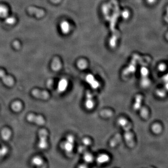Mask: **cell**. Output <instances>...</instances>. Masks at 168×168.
Returning a JSON list of instances; mask_svg holds the SVG:
<instances>
[{
  "label": "cell",
  "instance_id": "obj_14",
  "mask_svg": "<svg viewBox=\"0 0 168 168\" xmlns=\"http://www.w3.org/2000/svg\"><path fill=\"white\" fill-rule=\"evenodd\" d=\"M151 128L154 133L159 134L162 132L163 128H162V125L159 123H155L153 125Z\"/></svg>",
  "mask_w": 168,
  "mask_h": 168
},
{
  "label": "cell",
  "instance_id": "obj_21",
  "mask_svg": "<svg viewBox=\"0 0 168 168\" xmlns=\"http://www.w3.org/2000/svg\"><path fill=\"white\" fill-rule=\"evenodd\" d=\"M156 95L160 98H163L166 95V93L163 89H158L156 91Z\"/></svg>",
  "mask_w": 168,
  "mask_h": 168
},
{
  "label": "cell",
  "instance_id": "obj_12",
  "mask_svg": "<svg viewBox=\"0 0 168 168\" xmlns=\"http://www.w3.org/2000/svg\"><path fill=\"white\" fill-rule=\"evenodd\" d=\"M29 13L36 15L38 17H41L44 15V12L41 10L36 9L35 8L29 7L28 10Z\"/></svg>",
  "mask_w": 168,
  "mask_h": 168
},
{
  "label": "cell",
  "instance_id": "obj_20",
  "mask_svg": "<svg viewBox=\"0 0 168 168\" xmlns=\"http://www.w3.org/2000/svg\"><path fill=\"white\" fill-rule=\"evenodd\" d=\"M109 160V156L106 155H101L98 158V161L100 163L107 162Z\"/></svg>",
  "mask_w": 168,
  "mask_h": 168
},
{
  "label": "cell",
  "instance_id": "obj_16",
  "mask_svg": "<svg viewBox=\"0 0 168 168\" xmlns=\"http://www.w3.org/2000/svg\"><path fill=\"white\" fill-rule=\"evenodd\" d=\"M140 115L144 119L146 120L149 117V112L147 108L142 107L140 110Z\"/></svg>",
  "mask_w": 168,
  "mask_h": 168
},
{
  "label": "cell",
  "instance_id": "obj_9",
  "mask_svg": "<svg viewBox=\"0 0 168 168\" xmlns=\"http://www.w3.org/2000/svg\"><path fill=\"white\" fill-rule=\"evenodd\" d=\"M121 140H122V136L120 134H116L110 141V146L112 148L115 147L121 142Z\"/></svg>",
  "mask_w": 168,
  "mask_h": 168
},
{
  "label": "cell",
  "instance_id": "obj_19",
  "mask_svg": "<svg viewBox=\"0 0 168 168\" xmlns=\"http://www.w3.org/2000/svg\"><path fill=\"white\" fill-rule=\"evenodd\" d=\"M32 163L36 165L39 166H42L43 165L44 162H43V160L40 157H35L34 158H33Z\"/></svg>",
  "mask_w": 168,
  "mask_h": 168
},
{
  "label": "cell",
  "instance_id": "obj_15",
  "mask_svg": "<svg viewBox=\"0 0 168 168\" xmlns=\"http://www.w3.org/2000/svg\"><path fill=\"white\" fill-rule=\"evenodd\" d=\"M23 105L22 103L19 101H16L14 102L11 106V107L14 111L16 112H19L22 109Z\"/></svg>",
  "mask_w": 168,
  "mask_h": 168
},
{
  "label": "cell",
  "instance_id": "obj_30",
  "mask_svg": "<svg viewBox=\"0 0 168 168\" xmlns=\"http://www.w3.org/2000/svg\"><path fill=\"white\" fill-rule=\"evenodd\" d=\"M166 88H167V89H168V84H167V85H166Z\"/></svg>",
  "mask_w": 168,
  "mask_h": 168
},
{
  "label": "cell",
  "instance_id": "obj_8",
  "mask_svg": "<svg viewBox=\"0 0 168 168\" xmlns=\"http://www.w3.org/2000/svg\"><path fill=\"white\" fill-rule=\"evenodd\" d=\"M73 137L72 136H69L67 139V141L64 143V149L67 152H71L72 150L73 144Z\"/></svg>",
  "mask_w": 168,
  "mask_h": 168
},
{
  "label": "cell",
  "instance_id": "obj_11",
  "mask_svg": "<svg viewBox=\"0 0 168 168\" xmlns=\"http://www.w3.org/2000/svg\"><path fill=\"white\" fill-rule=\"evenodd\" d=\"M143 96L139 94L137 95V96L135 97V103H134V109H135L137 110L140 109V107H141V104L143 101Z\"/></svg>",
  "mask_w": 168,
  "mask_h": 168
},
{
  "label": "cell",
  "instance_id": "obj_10",
  "mask_svg": "<svg viewBox=\"0 0 168 168\" xmlns=\"http://www.w3.org/2000/svg\"><path fill=\"white\" fill-rule=\"evenodd\" d=\"M87 80L88 83L90 84L91 87L94 88H97L99 87L98 82L97 81L93 76H92L91 75H89L87 76Z\"/></svg>",
  "mask_w": 168,
  "mask_h": 168
},
{
  "label": "cell",
  "instance_id": "obj_6",
  "mask_svg": "<svg viewBox=\"0 0 168 168\" xmlns=\"http://www.w3.org/2000/svg\"><path fill=\"white\" fill-rule=\"evenodd\" d=\"M85 105L87 109L89 110L92 109L94 106V97L93 94L90 91L88 90L86 93Z\"/></svg>",
  "mask_w": 168,
  "mask_h": 168
},
{
  "label": "cell",
  "instance_id": "obj_13",
  "mask_svg": "<svg viewBox=\"0 0 168 168\" xmlns=\"http://www.w3.org/2000/svg\"><path fill=\"white\" fill-rule=\"evenodd\" d=\"M1 137L5 141H8L10 139L11 136V132L8 128H5L1 131Z\"/></svg>",
  "mask_w": 168,
  "mask_h": 168
},
{
  "label": "cell",
  "instance_id": "obj_5",
  "mask_svg": "<svg viewBox=\"0 0 168 168\" xmlns=\"http://www.w3.org/2000/svg\"><path fill=\"white\" fill-rule=\"evenodd\" d=\"M32 95L33 96L42 100H47L50 97V95L47 92L42 91L39 89H33L31 92Z\"/></svg>",
  "mask_w": 168,
  "mask_h": 168
},
{
  "label": "cell",
  "instance_id": "obj_24",
  "mask_svg": "<svg viewBox=\"0 0 168 168\" xmlns=\"http://www.w3.org/2000/svg\"><path fill=\"white\" fill-rule=\"evenodd\" d=\"M85 160L88 162H91L92 161L93 157L90 154H85V157H84Z\"/></svg>",
  "mask_w": 168,
  "mask_h": 168
},
{
  "label": "cell",
  "instance_id": "obj_7",
  "mask_svg": "<svg viewBox=\"0 0 168 168\" xmlns=\"http://www.w3.org/2000/svg\"><path fill=\"white\" fill-rule=\"evenodd\" d=\"M0 78H1L4 83L9 87H12L14 84L13 79L10 76L7 75L3 70H0Z\"/></svg>",
  "mask_w": 168,
  "mask_h": 168
},
{
  "label": "cell",
  "instance_id": "obj_26",
  "mask_svg": "<svg viewBox=\"0 0 168 168\" xmlns=\"http://www.w3.org/2000/svg\"><path fill=\"white\" fill-rule=\"evenodd\" d=\"M122 16L125 18H128L129 16V12L127 10L124 11L122 13Z\"/></svg>",
  "mask_w": 168,
  "mask_h": 168
},
{
  "label": "cell",
  "instance_id": "obj_18",
  "mask_svg": "<svg viewBox=\"0 0 168 168\" xmlns=\"http://www.w3.org/2000/svg\"><path fill=\"white\" fill-rule=\"evenodd\" d=\"M61 63L59 60H55L52 64V68L55 71H57L61 68Z\"/></svg>",
  "mask_w": 168,
  "mask_h": 168
},
{
  "label": "cell",
  "instance_id": "obj_23",
  "mask_svg": "<svg viewBox=\"0 0 168 168\" xmlns=\"http://www.w3.org/2000/svg\"><path fill=\"white\" fill-rule=\"evenodd\" d=\"M166 68H167V66L165 63H160L158 66V69L160 72H164L165 71Z\"/></svg>",
  "mask_w": 168,
  "mask_h": 168
},
{
  "label": "cell",
  "instance_id": "obj_22",
  "mask_svg": "<svg viewBox=\"0 0 168 168\" xmlns=\"http://www.w3.org/2000/svg\"><path fill=\"white\" fill-rule=\"evenodd\" d=\"M62 28L63 31L64 32H67L69 31V27L68 24L66 22H64L62 24Z\"/></svg>",
  "mask_w": 168,
  "mask_h": 168
},
{
  "label": "cell",
  "instance_id": "obj_29",
  "mask_svg": "<svg viewBox=\"0 0 168 168\" xmlns=\"http://www.w3.org/2000/svg\"><path fill=\"white\" fill-rule=\"evenodd\" d=\"M166 39H167V40L168 41V32L166 33L165 36Z\"/></svg>",
  "mask_w": 168,
  "mask_h": 168
},
{
  "label": "cell",
  "instance_id": "obj_28",
  "mask_svg": "<svg viewBox=\"0 0 168 168\" xmlns=\"http://www.w3.org/2000/svg\"><path fill=\"white\" fill-rule=\"evenodd\" d=\"M165 20L166 22L168 23V6L166 8V11L165 16Z\"/></svg>",
  "mask_w": 168,
  "mask_h": 168
},
{
  "label": "cell",
  "instance_id": "obj_27",
  "mask_svg": "<svg viewBox=\"0 0 168 168\" xmlns=\"http://www.w3.org/2000/svg\"><path fill=\"white\" fill-rule=\"evenodd\" d=\"M83 142L86 145H89L91 143V140L87 138L83 140Z\"/></svg>",
  "mask_w": 168,
  "mask_h": 168
},
{
  "label": "cell",
  "instance_id": "obj_3",
  "mask_svg": "<svg viewBox=\"0 0 168 168\" xmlns=\"http://www.w3.org/2000/svg\"><path fill=\"white\" fill-rule=\"evenodd\" d=\"M48 133L46 129H41L39 132V142L38 146L41 149H46L48 147Z\"/></svg>",
  "mask_w": 168,
  "mask_h": 168
},
{
  "label": "cell",
  "instance_id": "obj_1",
  "mask_svg": "<svg viewBox=\"0 0 168 168\" xmlns=\"http://www.w3.org/2000/svg\"><path fill=\"white\" fill-rule=\"evenodd\" d=\"M118 122L124 130L126 143L128 146L132 148L135 145V141L134 140V135L131 132V123L127 119L122 117L119 119Z\"/></svg>",
  "mask_w": 168,
  "mask_h": 168
},
{
  "label": "cell",
  "instance_id": "obj_25",
  "mask_svg": "<svg viewBox=\"0 0 168 168\" xmlns=\"http://www.w3.org/2000/svg\"><path fill=\"white\" fill-rule=\"evenodd\" d=\"M79 67L81 69H84L85 68V67L87 66V64L85 63V62H83V61H81V62H80L78 65Z\"/></svg>",
  "mask_w": 168,
  "mask_h": 168
},
{
  "label": "cell",
  "instance_id": "obj_2",
  "mask_svg": "<svg viewBox=\"0 0 168 168\" xmlns=\"http://www.w3.org/2000/svg\"><path fill=\"white\" fill-rule=\"evenodd\" d=\"M140 56L139 54H135L133 56L131 61L129 64L128 67L125 69L123 71V74L125 76H128L135 72V69L137 68V63L139 62L140 60Z\"/></svg>",
  "mask_w": 168,
  "mask_h": 168
},
{
  "label": "cell",
  "instance_id": "obj_4",
  "mask_svg": "<svg viewBox=\"0 0 168 168\" xmlns=\"http://www.w3.org/2000/svg\"><path fill=\"white\" fill-rule=\"evenodd\" d=\"M27 119L29 122L36 123L39 125H43L45 123L44 119L41 115H36L31 113L28 115Z\"/></svg>",
  "mask_w": 168,
  "mask_h": 168
},
{
  "label": "cell",
  "instance_id": "obj_17",
  "mask_svg": "<svg viewBox=\"0 0 168 168\" xmlns=\"http://www.w3.org/2000/svg\"><path fill=\"white\" fill-rule=\"evenodd\" d=\"M113 115V112L109 109L103 110L100 112L101 116L105 118H109L111 117Z\"/></svg>",
  "mask_w": 168,
  "mask_h": 168
}]
</instances>
